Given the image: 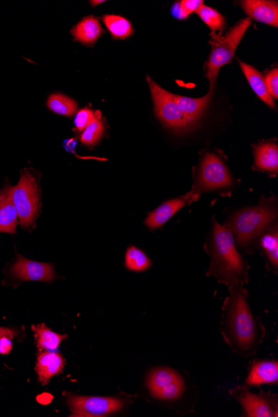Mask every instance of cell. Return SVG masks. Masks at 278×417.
<instances>
[{"label": "cell", "instance_id": "1", "mask_svg": "<svg viewBox=\"0 0 278 417\" xmlns=\"http://www.w3.org/2000/svg\"><path fill=\"white\" fill-rule=\"evenodd\" d=\"M221 320L225 342L239 357H249L257 352L265 338L261 321L254 318L248 301V292L242 284L229 286Z\"/></svg>", "mask_w": 278, "mask_h": 417}, {"label": "cell", "instance_id": "2", "mask_svg": "<svg viewBox=\"0 0 278 417\" xmlns=\"http://www.w3.org/2000/svg\"><path fill=\"white\" fill-rule=\"evenodd\" d=\"M208 252L211 265L207 273L221 284H242L247 281L248 269L236 248L233 232L214 221Z\"/></svg>", "mask_w": 278, "mask_h": 417}, {"label": "cell", "instance_id": "3", "mask_svg": "<svg viewBox=\"0 0 278 417\" xmlns=\"http://www.w3.org/2000/svg\"><path fill=\"white\" fill-rule=\"evenodd\" d=\"M276 218L275 208L261 205L239 211L229 219L226 227L234 233L238 245L246 248L252 245Z\"/></svg>", "mask_w": 278, "mask_h": 417}, {"label": "cell", "instance_id": "4", "mask_svg": "<svg viewBox=\"0 0 278 417\" xmlns=\"http://www.w3.org/2000/svg\"><path fill=\"white\" fill-rule=\"evenodd\" d=\"M251 23V18H244L232 28L226 35H212V40H210L212 51L208 60L206 74L210 83L209 92H213L220 69L232 61L235 52Z\"/></svg>", "mask_w": 278, "mask_h": 417}, {"label": "cell", "instance_id": "5", "mask_svg": "<svg viewBox=\"0 0 278 417\" xmlns=\"http://www.w3.org/2000/svg\"><path fill=\"white\" fill-rule=\"evenodd\" d=\"M11 196L23 228L32 226L40 213L38 184L30 172H23L16 186L11 187Z\"/></svg>", "mask_w": 278, "mask_h": 417}, {"label": "cell", "instance_id": "6", "mask_svg": "<svg viewBox=\"0 0 278 417\" xmlns=\"http://www.w3.org/2000/svg\"><path fill=\"white\" fill-rule=\"evenodd\" d=\"M155 102L157 117L160 119L165 126L174 131L183 132L189 130L193 126L184 116L179 105L174 99L172 94L161 88L150 77L147 78Z\"/></svg>", "mask_w": 278, "mask_h": 417}, {"label": "cell", "instance_id": "7", "mask_svg": "<svg viewBox=\"0 0 278 417\" xmlns=\"http://www.w3.org/2000/svg\"><path fill=\"white\" fill-rule=\"evenodd\" d=\"M232 184V177L226 165L218 156L208 153L201 165L198 183L191 194L195 199L203 191L227 188Z\"/></svg>", "mask_w": 278, "mask_h": 417}, {"label": "cell", "instance_id": "8", "mask_svg": "<svg viewBox=\"0 0 278 417\" xmlns=\"http://www.w3.org/2000/svg\"><path fill=\"white\" fill-rule=\"evenodd\" d=\"M71 416L103 417L116 413L124 406L118 397L70 396Z\"/></svg>", "mask_w": 278, "mask_h": 417}, {"label": "cell", "instance_id": "9", "mask_svg": "<svg viewBox=\"0 0 278 417\" xmlns=\"http://www.w3.org/2000/svg\"><path fill=\"white\" fill-rule=\"evenodd\" d=\"M147 386L153 397L167 401L179 399L185 389L183 378L169 367L152 371L148 375Z\"/></svg>", "mask_w": 278, "mask_h": 417}, {"label": "cell", "instance_id": "10", "mask_svg": "<svg viewBox=\"0 0 278 417\" xmlns=\"http://www.w3.org/2000/svg\"><path fill=\"white\" fill-rule=\"evenodd\" d=\"M233 396L241 404L244 415L248 417H277V397L271 393L254 394L246 387L239 386L231 391Z\"/></svg>", "mask_w": 278, "mask_h": 417}, {"label": "cell", "instance_id": "11", "mask_svg": "<svg viewBox=\"0 0 278 417\" xmlns=\"http://www.w3.org/2000/svg\"><path fill=\"white\" fill-rule=\"evenodd\" d=\"M11 274L23 282L40 281L50 282L55 279L54 267L48 263L26 260L18 256L16 262L11 268Z\"/></svg>", "mask_w": 278, "mask_h": 417}, {"label": "cell", "instance_id": "12", "mask_svg": "<svg viewBox=\"0 0 278 417\" xmlns=\"http://www.w3.org/2000/svg\"><path fill=\"white\" fill-rule=\"evenodd\" d=\"M193 200L194 196L189 193L182 198L167 201L148 215L145 220L146 226L152 230L161 228L187 204Z\"/></svg>", "mask_w": 278, "mask_h": 417}, {"label": "cell", "instance_id": "13", "mask_svg": "<svg viewBox=\"0 0 278 417\" xmlns=\"http://www.w3.org/2000/svg\"><path fill=\"white\" fill-rule=\"evenodd\" d=\"M65 361L61 354L41 351L38 355L35 371L41 385H47L52 377L63 372Z\"/></svg>", "mask_w": 278, "mask_h": 417}, {"label": "cell", "instance_id": "14", "mask_svg": "<svg viewBox=\"0 0 278 417\" xmlns=\"http://www.w3.org/2000/svg\"><path fill=\"white\" fill-rule=\"evenodd\" d=\"M242 6L248 16L268 26H278V6L277 1L247 0Z\"/></svg>", "mask_w": 278, "mask_h": 417}, {"label": "cell", "instance_id": "15", "mask_svg": "<svg viewBox=\"0 0 278 417\" xmlns=\"http://www.w3.org/2000/svg\"><path fill=\"white\" fill-rule=\"evenodd\" d=\"M0 233H16L18 214L11 196V187L6 186L0 194Z\"/></svg>", "mask_w": 278, "mask_h": 417}, {"label": "cell", "instance_id": "16", "mask_svg": "<svg viewBox=\"0 0 278 417\" xmlns=\"http://www.w3.org/2000/svg\"><path fill=\"white\" fill-rule=\"evenodd\" d=\"M277 382L278 362L274 360L254 363L246 380L248 386L277 384Z\"/></svg>", "mask_w": 278, "mask_h": 417}, {"label": "cell", "instance_id": "17", "mask_svg": "<svg viewBox=\"0 0 278 417\" xmlns=\"http://www.w3.org/2000/svg\"><path fill=\"white\" fill-rule=\"evenodd\" d=\"M174 95L176 103L179 105L182 112L188 121L194 124L196 121L202 116L205 109H207L211 99H212L213 92H209L207 95L200 99H191L184 97V96Z\"/></svg>", "mask_w": 278, "mask_h": 417}, {"label": "cell", "instance_id": "18", "mask_svg": "<svg viewBox=\"0 0 278 417\" xmlns=\"http://www.w3.org/2000/svg\"><path fill=\"white\" fill-rule=\"evenodd\" d=\"M239 65L241 66L243 74H245L249 84L251 85L254 92L260 97L263 102L272 109H276V105L273 99L268 92L265 79L260 71H257L252 66L243 63L238 60Z\"/></svg>", "mask_w": 278, "mask_h": 417}, {"label": "cell", "instance_id": "19", "mask_svg": "<svg viewBox=\"0 0 278 417\" xmlns=\"http://www.w3.org/2000/svg\"><path fill=\"white\" fill-rule=\"evenodd\" d=\"M101 33L102 28L99 19L93 16L84 18L72 30L75 40L84 45L94 44L101 36Z\"/></svg>", "mask_w": 278, "mask_h": 417}, {"label": "cell", "instance_id": "20", "mask_svg": "<svg viewBox=\"0 0 278 417\" xmlns=\"http://www.w3.org/2000/svg\"><path fill=\"white\" fill-rule=\"evenodd\" d=\"M33 332L35 333L37 347L40 352H55L59 348L64 339L68 338L67 335L57 334L46 327L44 323L33 326Z\"/></svg>", "mask_w": 278, "mask_h": 417}, {"label": "cell", "instance_id": "21", "mask_svg": "<svg viewBox=\"0 0 278 417\" xmlns=\"http://www.w3.org/2000/svg\"><path fill=\"white\" fill-rule=\"evenodd\" d=\"M255 165L258 169L277 172L278 148L276 143H263L255 148Z\"/></svg>", "mask_w": 278, "mask_h": 417}, {"label": "cell", "instance_id": "22", "mask_svg": "<svg viewBox=\"0 0 278 417\" xmlns=\"http://www.w3.org/2000/svg\"><path fill=\"white\" fill-rule=\"evenodd\" d=\"M47 105L51 111L67 117L73 116L78 109L74 100L61 94H52L48 99Z\"/></svg>", "mask_w": 278, "mask_h": 417}, {"label": "cell", "instance_id": "23", "mask_svg": "<svg viewBox=\"0 0 278 417\" xmlns=\"http://www.w3.org/2000/svg\"><path fill=\"white\" fill-rule=\"evenodd\" d=\"M103 21L113 38H126L133 35L131 23L126 18L118 16H104Z\"/></svg>", "mask_w": 278, "mask_h": 417}, {"label": "cell", "instance_id": "24", "mask_svg": "<svg viewBox=\"0 0 278 417\" xmlns=\"http://www.w3.org/2000/svg\"><path fill=\"white\" fill-rule=\"evenodd\" d=\"M104 132V126L102 121L101 113L96 111L93 121L86 127L82 135H81V143L86 146H94L101 139Z\"/></svg>", "mask_w": 278, "mask_h": 417}, {"label": "cell", "instance_id": "25", "mask_svg": "<svg viewBox=\"0 0 278 417\" xmlns=\"http://www.w3.org/2000/svg\"><path fill=\"white\" fill-rule=\"evenodd\" d=\"M126 265L128 270L143 272L151 267V261L140 249L130 247L126 252Z\"/></svg>", "mask_w": 278, "mask_h": 417}, {"label": "cell", "instance_id": "26", "mask_svg": "<svg viewBox=\"0 0 278 417\" xmlns=\"http://www.w3.org/2000/svg\"><path fill=\"white\" fill-rule=\"evenodd\" d=\"M199 17L212 30V35L217 31H223L225 26V18L214 9L203 6L198 11Z\"/></svg>", "mask_w": 278, "mask_h": 417}, {"label": "cell", "instance_id": "27", "mask_svg": "<svg viewBox=\"0 0 278 417\" xmlns=\"http://www.w3.org/2000/svg\"><path fill=\"white\" fill-rule=\"evenodd\" d=\"M261 246L263 251L265 252L268 260L277 269L278 265V233L277 228L262 237Z\"/></svg>", "mask_w": 278, "mask_h": 417}, {"label": "cell", "instance_id": "28", "mask_svg": "<svg viewBox=\"0 0 278 417\" xmlns=\"http://www.w3.org/2000/svg\"><path fill=\"white\" fill-rule=\"evenodd\" d=\"M203 6L202 0H184L172 8V13L179 18H188L191 13L198 11Z\"/></svg>", "mask_w": 278, "mask_h": 417}, {"label": "cell", "instance_id": "29", "mask_svg": "<svg viewBox=\"0 0 278 417\" xmlns=\"http://www.w3.org/2000/svg\"><path fill=\"white\" fill-rule=\"evenodd\" d=\"M95 116V112L88 108L80 109L76 114L74 119L75 127L79 132H83L86 127L93 121Z\"/></svg>", "mask_w": 278, "mask_h": 417}, {"label": "cell", "instance_id": "30", "mask_svg": "<svg viewBox=\"0 0 278 417\" xmlns=\"http://www.w3.org/2000/svg\"><path fill=\"white\" fill-rule=\"evenodd\" d=\"M265 83L268 92L272 99L278 98V70L273 69L265 77Z\"/></svg>", "mask_w": 278, "mask_h": 417}, {"label": "cell", "instance_id": "31", "mask_svg": "<svg viewBox=\"0 0 278 417\" xmlns=\"http://www.w3.org/2000/svg\"><path fill=\"white\" fill-rule=\"evenodd\" d=\"M13 344L11 339L8 338H3L0 339V353L7 355L11 352Z\"/></svg>", "mask_w": 278, "mask_h": 417}, {"label": "cell", "instance_id": "32", "mask_svg": "<svg viewBox=\"0 0 278 417\" xmlns=\"http://www.w3.org/2000/svg\"><path fill=\"white\" fill-rule=\"evenodd\" d=\"M17 333L16 330H14L11 328H6L0 327V339L3 338H8L9 339H13L16 337Z\"/></svg>", "mask_w": 278, "mask_h": 417}, {"label": "cell", "instance_id": "33", "mask_svg": "<svg viewBox=\"0 0 278 417\" xmlns=\"http://www.w3.org/2000/svg\"><path fill=\"white\" fill-rule=\"evenodd\" d=\"M104 1H92L91 3H92L93 6H96V4H99L101 3H104Z\"/></svg>", "mask_w": 278, "mask_h": 417}, {"label": "cell", "instance_id": "34", "mask_svg": "<svg viewBox=\"0 0 278 417\" xmlns=\"http://www.w3.org/2000/svg\"></svg>", "mask_w": 278, "mask_h": 417}]
</instances>
